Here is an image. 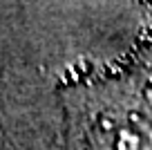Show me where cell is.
<instances>
[{
	"label": "cell",
	"instance_id": "cell-1",
	"mask_svg": "<svg viewBox=\"0 0 152 150\" xmlns=\"http://www.w3.org/2000/svg\"><path fill=\"white\" fill-rule=\"evenodd\" d=\"M94 150H152V128L128 110L103 112L94 121Z\"/></svg>",
	"mask_w": 152,
	"mask_h": 150
}]
</instances>
